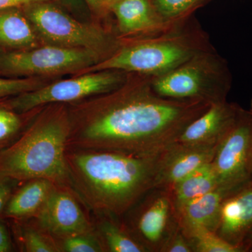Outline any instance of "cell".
Here are the masks:
<instances>
[{
	"mask_svg": "<svg viewBox=\"0 0 252 252\" xmlns=\"http://www.w3.org/2000/svg\"><path fill=\"white\" fill-rule=\"evenodd\" d=\"M16 180L0 177V213L4 211L9 199L13 195L14 182Z\"/></svg>",
	"mask_w": 252,
	"mask_h": 252,
	"instance_id": "28",
	"label": "cell"
},
{
	"mask_svg": "<svg viewBox=\"0 0 252 252\" xmlns=\"http://www.w3.org/2000/svg\"><path fill=\"white\" fill-rule=\"evenodd\" d=\"M250 172H251V177L252 178V147L251 152V158H250Z\"/></svg>",
	"mask_w": 252,
	"mask_h": 252,
	"instance_id": "33",
	"label": "cell"
},
{
	"mask_svg": "<svg viewBox=\"0 0 252 252\" xmlns=\"http://www.w3.org/2000/svg\"><path fill=\"white\" fill-rule=\"evenodd\" d=\"M71 104L67 149L161 154L211 104L162 97L149 77L130 74L117 90Z\"/></svg>",
	"mask_w": 252,
	"mask_h": 252,
	"instance_id": "1",
	"label": "cell"
},
{
	"mask_svg": "<svg viewBox=\"0 0 252 252\" xmlns=\"http://www.w3.org/2000/svg\"><path fill=\"white\" fill-rule=\"evenodd\" d=\"M12 250V244L6 226L0 222V252H9Z\"/></svg>",
	"mask_w": 252,
	"mask_h": 252,
	"instance_id": "29",
	"label": "cell"
},
{
	"mask_svg": "<svg viewBox=\"0 0 252 252\" xmlns=\"http://www.w3.org/2000/svg\"><path fill=\"white\" fill-rule=\"evenodd\" d=\"M26 11L37 35L50 45L94 50L109 57L120 44L102 28L81 23L44 1L28 4Z\"/></svg>",
	"mask_w": 252,
	"mask_h": 252,
	"instance_id": "6",
	"label": "cell"
},
{
	"mask_svg": "<svg viewBox=\"0 0 252 252\" xmlns=\"http://www.w3.org/2000/svg\"><path fill=\"white\" fill-rule=\"evenodd\" d=\"M156 13L164 22L177 25L185 22L195 10L208 0H150Z\"/></svg>",
	"mask_w": 252,
	"mask_h": 252,
	"instance_id": "21",
	"label": "cell"
},
{
	"mask_svg": "<svg viewBox=\"0 0 252 252\" xmlns=\"http://www.w3.org/2000/svg\"><path fill=\"white\" fill-rule=\"evenodd\" d=\"M135 221L139 241L148 252H160L162 244L178 225L169 192L154 189Z\"/></svg>",
	"mask_w": 252,
	"mask_h": 252,
	"instance_id": "11",
	"label": "cell"
},
{
	"mask_svg": "<svg viewBox=\"0 0 252 252\" xmlns=\"http://www.w3.org/2000/svg\"><path fill=\"white\" fill-rule=\"evenodd\" d=\"M250 110L252 111V102H251V109Z\"/></svg>",
	"mask_w": 252,
	"mask_h": 252,
	"instance_id": "37",
	"label": "cell"
},
{
	"mask_svg": "<svg viewBox=\"0 0 252 252\" xmlns=\"http://www.w3.org/2000/svg\"><path fill=\"white\" fill-rule=\"evenodd\" d=\"M60 1H64V2L65 3H71V4H73V3L75 2V1H77V0H60Z\"/></svg>",
	"mask_w": 252,
	"mask_h": 252,
	"instance_id": "34",
	"label": "cell"
},
{
	"mask_svg": "<svg viewBox=\"0 0 252 252\" xmlns=\"http://www.w3.org/2000/svg\"><path fill=\"white\" fill-rule=\"evenodd\" d=\"M86 1L94 11L98 13L101 12L106 7L102 0H86Z\"/></svg>",
	"mask_w": 252,
	"mask_h": 252,
	"instance_id": "31",
	"label": "cell"
},
{
	"mask_svg": "<svg viewBox=\"0 0 252 252\" xmlns=\"http://www.w3.org/2000/svg\"><path fill=\"white\" fill-rule=\"evenodd\" d=\"M250 112H251L252 113V110H250Z\"/></svg>",
	"mask_w": 252,
	"mask_h": 252,
	"instance_id": "39",
	"label": "cell"
},
{
	"mask_svg": "<svg viewBox=\"0 0 252 252\" xmlns=\"http://www.w3.org/2000/svg\"><path fill=\"white\" fill-rule=\"evenodd\" d=\"M62 251L67 252H102L105 247L93 233H81L63 239Z\"/></svg>",
	"mask_w": 252,
	"mask_h": 252,
	"instance_id": "23",
	"label": "cell"
},
{
	"mask_svg": "<svg viewBox=\"0 0 252 252\" xmlns=\"http://www.w3.org/2000/svg\"><path fill=\"white\" fill-rule=\"evenodd\" d=\"M45 0H0V10L11 9L22 5L31 4Z\"/></svg>",
	"mask_w": 252,
	"mask_h": 252,
	"instance_id": "30",
	"label": "cell"
},
{
	"mask_svg": "<svg viewBox=\"0 0 252 252\" xmlns=\"http://www.w3.org/2000/svg\"><path fill=\"white\" fill-rule=\"evenodd\" d=\"M193 247V252H240L241 247L228 243L215 232L208 230H198L188 238Z\"/></svg>",
	"mask_w": 252,
	"mask_h": 252,
	"instance_id": "22",
	"label": "cell"
},
{
	"mask_svg": "<svg viewBox=\"0 0 252 252\" xmlns=\"http://www.w3.org/2000/svg\"><path fill=\"white\" fill-rule=\"evenodd\" d=\"M160 252H193L190 240L177 225L162 244Z\"/></svg>",
	"mask_w": 252,
	"mask_h": 252,
	"instance_id": "27",
	"label": "cell"
},
{
	"mask_svg": "<svg viewBox=\"0 0 252 252\" xmlns=\"http://www.w3.org/2000/svg\"><path fill=\"white\" fill-rule=\"evenodd\" d=\"M129 75L119 70L85 73L18 94L8 101L5 107L15 112L25 113L46 104L77 102L117 90L125 84Z\"/></svg>",
	"mask_w": 252,
	"mask_h": 252,
	"instance_id": "7",
	"label": "cell"
},
{
	"mask_svg": "<svg viewBox=\"0 0 252 252\" xmlns=\"http://www.w3.org/2000/svg\"><path fill=\"white\" fill-rule=\"evenodd\" d=\"M189 20L157 34L120 41L119 47L109 57L83 69L79 74L119 70L157 77L172 70L196 54L214 49L205 32Z\"/></svg>",
	"mask_w": 252,
	"mask_h": 252,
	"instance_id": "4",
	"label": "cell"
},
{
	"mask_svg": "<svg viewBox=\"0 0 252 252\" xmlns=\"http://www.w3.org/2000/svg\"><path fill=\"white\" fill-rule=\"evenodd\" d=\"M152 89L165 98L209 104L226 100L231 74L215 49L200 53L157 77H149Z\"/></svg>",
	"mask_w": 252,
	"mask_h": 252,
	"instance_id": "5",
	"label": "cell"
},
{
	"mask_svg": "<svg viewBox=\"0 0 252 252\" xmlns=\"http://www.w3.org/2000/svg\"><path fill=\"white\" fill-rule=\"evenodd\" d=\"M218 145L172 144L162 152L156 189L170 191L176 184L189 174L212 162Z\"/></svg>",
	"mask_w": 252,
	"mask_h": 252,
	"instance_id": "13",
	"label": "cell"
},
{
	"mask_svg": "<svg viewBox=\"0 0 252 252\" xmlns=\"http://www.w3.org/2000/svg\"><path fill=\"white\" fill-rule=\"evenodd\" d=\"M234 192L218 187L176 210L177 223L186 237L188 238L198 230L215 233L222 203L227 196Z\"/></svg>",
	"mask_w": 252,
	"mask_h": 252,
	"instance_id": "16",
	"label": "cell"
},
{
	"mask_svg": "<svg viewBox=\"0 0 252 252\" xmlns=\"http://www.w3.org/2000/svg\"><path fill=\"white\" fill-rule=\"evenodd\" d=\"M217 187H218L217 175L212 162H210L189 174L167 192L170 194L176 211Z\"/></svg>",
	"mask_w": 252,
	"mask_h": 252,
	"instance_id": "19",
	"label": "cell"
},
{
	"mask_svg": "<svg viewBox=\"0 0 252 252\" xmlns=\"http://www.w3.org/2000/svg\"><path fill=\"white\" fill-rule=\"evenodd\" d=\"M34 79H6L0 78V98L34 91L43 86Z\"/></svg>",
	"mask_w": 252,
	"mask_h": 252,
	"instance_id": "25",
	"label": "cell"
},
{
	"mask_svg": "<svg viewBox=\"0 0 252 252\" xmlns=\"http://www.w3.org/2000/svg\"><path fill=\"white\" fill-rule=\"evenodd\" d=\"M109 8L117 18L123 37L152 35L175 26L167 24L159 17L150 0H118Z\"/></svg>",
	"mask_w": 252,
	"mask_h": 252,
	"instance_id": "15",
	"label": "cell"
},
{
	"mask_svg": "<svg viewBox=\"0 0 252 252\" xmlns=\"http://www.w3.org/2000/svg\"><path fill=\"white\" fill-rule=\"evenodd\" d=\"M242 246H243L244 252L250 251V250L252 251V229L247 235Z\"/></svg>",
	"mask_w": 252,
	"mask_h": 252,
	"instance_id": "32",
	"label": "cell"
},
{
	"mask_svg": "<svg viewBox=\"0 0 252 252\" xmlns=\"http://www.w3.org/2000/svg\"><path fill=\"white\" fill-rule=\"evenodd\" d=\"M252 113L241 109L230 130L220 140L212 163L218 187L236 191L252 178Z\"/></svg>",
	"mask_w": 252,
	"mask_h": 252,
	"instance_id": "9",
	"label": "cell"
},
{
	"mask_svg": "<svg viewBox=\"0 0 252 252\" xmlns=\"http://www.w3.org/2000/svg\"><path fill=\"white\" fill-rule=\"evenodd\" d=\"M21 120L12 109L0 107V144L4 143L19 130Z\"/></svg>",
	"mask_w": 252,
	"mask_h": 252,
	"instance_id": "26",
	"label": "cell"
},
{
	"mask_svg": "<svg viewBox=\"0 0 252 252\" xmlns=\"http://www.w3.org/2000/svg\"><path fill=\"white\" fill-rule=\"evenodd\" d=\"M116 1H118V0H107V7H109L112 3Z\"/></svg>",
	"mask_w": 252,
	"mask_h": 252,
	"instance_id": "35",
	"label": "cell"
},
{
	"mask_svg": "<svg viewBox=\"0 0 252 252\" xmlns=\"http://www.w3.org/2000/svg\"><path fill=\"white\" fill-rule=\"evenodd\" d=\"M63 188L66 187H55L35 215L39 228L50 235L62 239L92 233V225L77 200Z\"/></svg>",
	"mask_w": 252,
	"mask_h": 252,
	"instance_id": "10",
	"label": "cell"
},
{
	"mask_svg": "<svg viewBox=\"0 0 252 252\" xmlns=\"http://www.w3.org/2000/svg\"><path fill=\"white\" fill-rule=\"evenodd\" d=\"M241 108L226 100L212 104L190 123L175 143L187 146L218 145L234 124Z\"/></svg>",
	"mask_w": 252,
	"mask_h": 252,
	"instance_id": "12",
	"label": "cell"
},
{
	"mask_svg": "<svg viewBox=\"0 0 252 252\" xmlns=\"http://www.w3.org/2000/svg\"><path fill=\"white\" fill-rule=\"evenodd\" d=\"M2 149H1V148H0V152H1V150H2Z\"/></svg>",
	"mask_w": 252,
	"mask_h": 252,
	"instance_id": "38",
	"label": "cell"
},
{
	"mask_svg": "<svg viewBox=\"0 0 252 252\" xmlns=\"http://www.w3.org/2000/svg\"><path fill=\"white\" fill-rule=\"evenodd\" d=\"M54 104L14 144L0 152V177L28 182L44 179L56 187L69 186L65 157L69 113L63 104Z\"/></svg>",
	"mask_w": 252,
	"mask_h": 252,
	"instance_id": "3",
	"label": "cell"
},
{
	"mask_svg": "<svg viewBox=\"0 0 252 252\" xmlns=\"http://www.w3.org/2000/svg\"><path fill=\"white\" fill-rule=\"evenodd\" d=\"M42 231V230H41ZM40 230L28 228L23 232V245L28 252H56L60 248L47 235Z\"/></svg>",
	"mask_w": 252,
	"mask_h": 252,
	"instance_id": "24",
	"label": "cell"
},
{
	"mask_svg": "<svg viewBox=\"0 0 252 252\" xmlns=\"http://www.w3.org/2000/svg\"><path fill=\"white\" fill-rule=\"evenodd\" d=\"M104 4L105 5L106 7H107V0H102Z\"/></svg>",
	"mask_w": 252,
	"mask_h": 252,
	"instance_id": "36",
	"label": "cell"
},
{
	"mask_svg": "<svg viewBox=\"0 0 252 252\" xmlns=\"http://www.w3.org/2000/svg\"><path fill=\"white\" fill-rule=\"evenodd\" d=\"M38 37L27 18L16 9L0 10V44L16 49H31L38 46Z\"/></svg>",
	"mask_w": 252,
	"mask_h": 252,
	"instance_id": "18",
	"label": "cell"
},
{
	"mask_svg": "<svg viewBox=\"0 0 252 252\" xmlns=\"http://www.w3.org/2000/svg\"><path fill=\"white\" fill-rule=\"evenodd\" d=\"M162 154L67 149L69 186L96 213L122 216L157 187Z\"/></svg>",
	"mask_w": 252,
	"mask_h": 252,
	"instance_id": "2",
	"label": "cell"
},
{
	"mask_svg": "<svg viewBox=\"0 0 252 252\" xmlns=\"http://www.w3.org/2000/svg\"><path fill=\"white\" fill-rule=\"evenodd\" d=\"M102 57L94 50L49 44L4 55L0 67L23 75H52L87 69L104 60Z\"/></svg>",
	"mask_w": 252,
	"mask_h": 252,
	"instance_id": "8",
	"label": "cell"
},
{
	"mask_svg": "<svg viewBox=\"0 0 252 252\" xmlns=\"http://www.w3.org/2000/svg\"><path fill=\"white\" fill-rule=\"evenodd\" d=\"M252 229V184L245 185L225 198L215 233L243 248L244 240Z\"/></svg>",
	"mask_w": 252,
	"mask_h": 252,
	"instance_id": "14",
	"label": "cell"
},
{
	"mask_svg": "<svg viewBox=\"0 0 252 252\" xmlns=\"http://www.w3.org/2000/svg\"><path fill=\"white\" fill-rule=\"evenodd\" d=\"M56 187L44 179L28 181L11 195L4 210L5 215L16 219L34 216Z\"/></svg>",
	"mask_w": 252,
	"mask_h": 252,
	"instance_id": "17",
	"label": "cell"
},
{
	"mask_svg": "<svg viewBox=\"0 0 252 252\" xmlns=\"http://www.w3.org/2000/svg\"><path fill=\"white\" fill-rule=\"evenodd\" d=\"M105 249L112 252H144L147 248L112 218L104 220L99 227Z\"/></svg>",
	"mask_w": 252,
	"mask_h": 252,
	"instance_id": "20",
	"label": "cell"
}]
</instances>
